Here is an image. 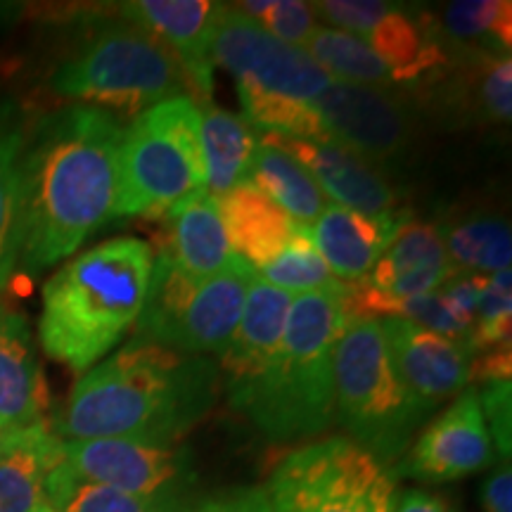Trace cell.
<instances>
[{
    "label": "cell",
    "mask_w": 512,
    "mask_h": 512,
    "mask_svg": "<svg viewBox=\"0 0 512 512\" xmlns=\"http://www.w3.org/2000/svg\"><path fill=\"white\" fill-rule=\"evenodd\" d=\"M121 140L124 126L112 112L83 105L27 126L17 268L41 273L114 219Z\"/></svg>",
    "instance_id": "1"
},
{
    "label": "cell",
    "mask_w": 512,
    "mask_h": 512,
    "mask_svg": "<svg viewBox=\"0 0 512 512\" xmlns=\"http://www.w3.org/2000/svg\"><path fill=\"white\" fill-rule=\"evenodd\" d=\"M219 384L216 358L133 337L76 380L53 432L62 441H178L207 415Z\"/></svg>",
    "instance_id": "2"
},
{
    "label": "cell",
    "mask_w": 512,
    "mask_h": 512,
    "mask_svg": "<svg viewBox=\"0 0 512 512\" xmlns=\"http://www.w3.org/2000/svg\"><path fill=\"white\" fill-rule=\"evenodd\" d=\"M155 252L138 238L100 242L43 285L38 339L53 361L83 375L136 328Z\"/></svg>",
    "instance_id": "3"
},
{
    "label": "cell",
    "mask_w": 512,
    "mask_h": 512,
    "mask_svg": "<svg viewBox=\"0 0 512 512\" xmlns=\"http://www.w3.org/2000/svg\"><path fill=\"white\" fill-rule=\"evenodd\" d=\"M344 290L347 285L297 294L287 313L283 342L268 366L228 396L230 408L268 439L316 437L335 422L332 358L349 323Z\"/></svg>",
    "instance_id": "4"
},
{
    "label": "cell",
    "mask_w": 512,
    "mask_h": 512,
    "mask_svg": "<svg viewBox=\"0 0 512 512\" xmlns=\"http://www.w3.org/2000/svg\"><path fill=\"white\" fill-rule=\"evenodd\" d=\"M209 55L238 83L249 124L278 136L328 140L316 100L332 79L304 48L287 46L238 8L221 5Z\"/></svg>",
    "instance_id": "5"
},
{
    "label": "cell",
    "mask_w": 512,
    "mask_h": 512,
    "mask_svg": "<svg viewBox=\"0 0 512 512\" xmlns=\"http://www.w3.org/2000/svg\"><path fill=\"white\" fill-rule=\"evenodd\" d=\"M335 422L356 446L387 467L399 460L427 415L396 375L377 318H349L332 358Z\"/></svg>",
    "instance_id": "6"
},
{
    "label": "cell",
    "mask_w": 512,
    "mask_h": 512,
    "mask_svg": "<svg viewBox=\"0 0 512 512\" xmlns=\"http://www.w3.org/2000/svg\"><path fill=\"white\" fill-rule=\"evenodd\" d=\"M200 121L197 100L176 95L124 126L114 219L169 216L178 204L207 190Z\"/></svg>",
    "instance_id": "7"
},
{
    "label": "cell",
    "mask_w": 512,
    "mask_h": 512,
    "mask_svg": "<svg viewBox=\"0 0 512 512\" xmlns=\"http://www.w3.org/2000/svg\"><path fill=\"white\" fill-rule=\"evenodd\" d=\"M181 64L133 24L100 29L50 74V91L95 110L140 114L185 93Z\"/></svg>",
    "instance_id": "8"
},
{
    "label": "cell",
    "mask_w": 512,
    "mask_h": 512,
    "mask_svg": "<svg viewBox=\"0 0 512 512\" xmlns=\"http://www.w3.org/2000/svg\"><path fill=\"white\" fill-rule=\"evenodd\" d=\"M254 275V268L240 261L214 278L197 280L162 247L155 254L136 337L219 361L238 330Z\"/></svg>",
    "instance_id": "9"
},
{
    "label": "cell",
    "mask_w": 512,
    "mask_h": 512,
    "mask_svg": "<svg viewBox=\"0 0 512 512\" xmlns=\"http://www.w3.org/2000/svg\"><path fill=\"white\" fill-rule=\"evenodd\" d=\"M266 491L275 512H394L399 498L392 472L347 437L294 448Z\"/></svg>",
    "instance_id": "10"
},
{
    "label": "cell",
    "mask_w": 512,
    "mask_h": 512,
    "mask_svg": "<svg viewBox=\"0 0 512 512\" xmlns=\"http://www.w3.org/2000/svg\"><path fill=\"white\" fill-rule=\"evenodd\" d=\"M62 460L79 477L138 498L152 512H192L197 505L195 465L178 441H62Z\"/></svg>",
    "instance_id": "11"
},
{
    "label": "cell",
    "mask_w": 512,
    "mask_h": 512,
    "mask_svg": "<svg viewBox=\"0 0 512 512\" xmlns=\"http://www.w3.org/2000/svg\"><path fill=\"white\" fill-rule=\"evenodd\" d=\"M316 110L328 140L366 162H389L406 150L411 121L401 102L384 88L332 81L316 100Z\"/></svg>",
    "instance_id": "12"
},
{
    "label": "cell",
    "mask_w": 512,
    "mask_h": 512,
    "mask_svg": "<svg viewBox=\"0 0 512 512\" xmlns=\"http://www.w3.org/2000/svg\"><path fill=\"white\" fill-rule=\"evenodd\" d=\"M494 441L475 389H463L458 399L420 434L408 458L396 472L418 482H451L494 463Z\"/></svg>",
    "instance_id": "13"
},
{
    "label": "cell",
    "mask_w": 512,
    "mask_h": 512,
    "mask_svg": "<svg viewBox=\"0 0 512 512\" xmlns=\"http://www.w3.org/2000/svg\"><path fill=\"white\" fill-rule=\"evenodd\" d=\"M380 323L396 375L427 418L467 387L472 366L467 344L401 318H382Z\"/></svg>",
    "instance_id": "14"
},
{
    "label": "cell",
    "mask_w": 512,
    "mask_h": 512,
    "mask_svg": "<svg viewBox=\"0 0 512 512\" xmlns=\"http://www.w3.org/2000/svg\"><path fill=\"white\" fill-rule=\"evenodd\" d=\"M261 140L302 164L323 190V195L330 197L337 207L361 211L377 219L403 216L392 185L384 181L373 164L344 145L332 143V140L278 136V133H266Z\"/></svg>",
    "instance_id": "15"
},
{
    "label": "cell",
    "mask_w": 512,
    "mask_h": 512,
    "mask_svg": "<svg viewBox=\"0 0 512 512\" xmlns=\"http://www.w3.org/2000/svg\"><path fill=\"white\" fill-rule=\"evenodd\" d=\"M221 3L209 0H136L119 5L128 24L150 34L181 64L190 91L209 102L214 62L209 55L211 29Z\"/></svg>",
    "instance_id": "16"
},
{
    "label": "cell",
    "mask_w": 512,
    "mask_h": 512,
    "mask_svg": "<svg viewBox=\"0 0 512 512\" xmlns=\"http://www.w3.org/2000/svg\"><path fill=\"white\" fill-rule=\"evenodd\" d=\"M292 299L294 294L278 290L254 275L238 330L230 339L228 349L216 361L226 396L240 392L268 366L283 342Z\"/></svg>",
    "instance_id": "17"
},
{
    "label": "cell",
    "mask_w": 512,
    "mask_h": 512,
    "mask_svg": "<svg viewBox=\"0 0 512 512\" xmlns=\"http://www.w3.org/2000/svg\"><path fill=\"white\" fill-rule=\"evenodd\" d=\"M458 273L448 261L444 233L432 223L406 221L389 240L366 283L389 297L411 299L441 290Z\"/></svg>",
    "instance_id": "18"
},
{
    "label": "cell",
    "mask_w": 512,
    "mask_h": 512,
    "mask_svg": "<svg viewBox=\"0 0 512 512\" xmlns=\"http://www.w3.org/2000/svg\"><path fill=\"white\" fill-rule=\"evenodd\" d=\"M406 221V214L394 219H377L361 211L328 204L313 223L311 235L337 283L356 285L368 278L389 240Z\"/></svg>",
    "instance_id": "19"
},
{
    "label": "cell",
    "mask_w": 512,
    "mask_h": 512,
    "mask_svg": "<svg viewBox=\"0 0 512 512\" xmlns=\"http://www.w3.org/2000/svg\"><path fill=\"white\" fill-rule=\"evenodd\" d=\"M62 463V439L46 418L12 427L0 441V512H36L46 505V482Z\"/></svg>",
    "instance_id": "20"
},
{
    "label": "cell",
    "mask_w": 512,
    "mask_h": 512,
    "mask_svg": "<svg viewBox=\"0 0 512 512\" xmlns=\"http://www.w3.org/2000/svg\"><path fill=\"white\" fill-rule=\"evenodd\" d=\"M46 406V380L29 320L0 299V425H31L43 420Z\"/></svg>",
    "instance_id": "21"
},
{
    "label": "cell",
    "mask_w": 512,
    "mask_h": 512,
    "mask_svg": "<svg viewBox=\"0 0 512 512\" xmlns=\"http://www.w3.org/2000/svg\"><path fill=\"white\" fill-rule=\"evenodd\" d=\"M216 207L235 256L254 273L283 254L297 226L280 204L249 181L219 197Z\"/></svg>",
    "instance_id": "22"
},
{
    "label": "cell",
    "mask_w": 512,
    "mask_h": 512,
    "mask_svg": "<svg viewBox=\"0 0 512 512\" xmlns=\"http://www.w3.org/2000/svg\"><path fill=\"white\" fill-rule=\"evenodd\" d=\"M166 219H169V238L164 242V249L192 278H214L242 261L230 247L219 207L207 190L178 204Z\"/></svg>",
    "instance_id": "23"
},
{
    "label": "cell",
    "mask_w": 512,
    "mask_h": 512,
    "mask_svg": "<svg viewBox=\"0 0 512 512\" xmlns=\"http://www.w3.org/2000/svg\"><path fill=\"white\" fill-rule=\"evenodd\" d=\"M363 41L380 57L394 83L418 81L448 62L432 17L401 5H394Z\"/></svg>",
    "instance_id": "24"
},
{
    "label": "cell",
    "mask_w": 512,
    "mask_h": 512,
    "mask_svg": "<svg viewBox=\"0 0 512 512\" xmlns=\"http://www.w3.org/2000/svg\"><path fill=\"white\" fill-rule=\"evenodd\" d=\"M200 138L207 192L214 200L249 181V169L259 136L245 117L214 107L211 102L200 105Z\"/></svg>",
    "instance_id": "25"
},
{
    "label": "cell",
    "mask_w": 512,
    "mask_h": 512,
    "mask_svg": "<svg viewBox=\"0 0 512 512\" xmlns=\"http://www.w3.org/2000/svg\"><path fill=\"white\" fill-rule=\"evenodd\" d=\"M27 121L10 98H0V290L19 261V195Z\"/></svg>",
    "instance_id": "26"
},
{
    "label": "cell",
    "mask_w": 512,
    "mask_h": 512,
    "mask_svg": "<svg viewBox=\"0 0 512 512\" xmlns=\"http://www.w3.org/2000/svg\"><path fill=\"white\" fill-rule=\"evenodd\" d=\"M249 183H254L275 204H280L290 214V219L297 221V226L316 223L328 207V197L323 195L309 171L261 138L254 152L252 169H249Z\"/></svg>",
    "instance_id": "27"
},
{
    "label": "cell",
    "mask_w": 512,
    "mask_h": 512,
    "mask_svg": "<svg viewBox=\"0 0 512 512\" xmlns=\"http://www.w3.org/2000/svg\"><path fill=\"white\" fill-rule=\"evenodd\" d=\"M304 50L337 83L384 88V91L389 83H394L373 48L363 38L347 34V31L318 27Z\"/></svg>",
    "instance_id": "28"
},
{
    "label": "cell",
    "mask_w": 512,
    "mask_h": 512,
    "mask_svg": "<svg viewBox=\"0 0 512 512\" xmlns=\"http://www.w3.org/2000/svg\"><path fill=\"white\" fill-rule=\"evenodd\" d=\"M451 266L460 273H498L510 268V223L498 216H479L453 226L444 235Z\"/></svg>",
    "instance_id": "29"
},
{
    "label": "cell",
    "mask_w": 512,
    "mask_h": 512,
    "mask_svg": "<svg viewBox=\"0 0 512 512\" xmlns=\"http://www.w3.org/2000/svg\"><path fill=\"white\" fill-rule=\"evenodd\" d=\"M256 278L290 294L335 290L342 285L337 283V278L320 256L309 226H294V233L283 254L268 266L259 268Z\"/></svg>",
    "instance_id": "30"
},
{
    "label": "cell",
    "mask_w": 512,
    "mask_h": 512,
    "mask_svg": "<svg viewBox=\"0 0 512 512\" xmlns=\"http://www.w3.org/2000/svg\"><path fill=\"white\" fill-rule=\"evenodd\" d=\"M46 501L55 512H152L138 498L79 477L64 460L50 472Z\"/></svg>",
    "instance_id": "31"
},
{
    "label": "cell",
    "mask_w": 512,
    "mask_h": 512,
    "mask_svg": "<svg viewBox=\"0 0 512 512\" xmlns=\"http://www.w3.org/2000/svg\"><path fill=\"white\" fill-rule=\"evenodd\" d=\"M444 31L456 41L486 38L496 50L510 53L512 3L508 0H456L444 12Z\"/></svg>",
    "instance_id": "32"
},
{
    "label": "cell",
    "mask_w": 512,
    "mask_h": 512,
    "mask_svg": "<svg viewBox=\"0 0 512 512\" xmlns=\"http://www.w3.org/2000/svg\"><path fill=\"white\" fill-rule=\"evenodd\" d=\"M512 325V275L510 268L498 271L494 275H486V287L479 299L475 325H472L470 349L472 356L482 354V351L496 349L501 344H508Z\"/></svg>",
    "instance_id": "33"
},
{
    "label": "cell",
    "mask_w": 512,
    "mask_h": 512,
    "mask_svg": "<svg viewBox=\"0 0 512 512\" xmlns=\"http://www.w3.org/2000/svg\"><path fill=\"white\" fill-rule=\"evenodd\" d=\"M235 8L278 41L294 48L309 46L313 31L318 29L311 5L299 0H247Z\"/></svg>",
    "instance_id": "34"
},
{
    "label": "cell",
    "mask_w": 512,
    "mask_h": 512,
    "mask_svg": "<svg viewBox=\"0 0 512 512\" xmlns=\"http://www.w3.org/2000/svg\"><path fill=\"white\" fill-rule=\"evenodd\" d=\"M477 105L486 119L508 124L512 114V60L510 53H484L479 60Z\"/></svg>",
    "instance_id": "35"
},
{
    "label": "cell",
    "mask_w": 512,
    "mask_h": 512,
    "mask_svg": "<svg viewBox=\"0 0 512 512\" xmlns=\"http://www.w3.org/2000/svg\"><path fill=\"white\" fill-rule=\"evenodd\" d=\"M311 10L313 15L328 19L337 31L366 38L375 24L389 10H394V3H382V0H323V3H313Z\"/></svg>",
    "instance_id": "36"
},
{
    "label": "cell",
    "mask_w": 512,
    "mask_h": 512,
    "mask_svg": "<svg viewBox=\"0 0 512 512\" xmlns=\"http://www.w3.org/2000/svg\"><path fill=\"white\" fill-rule=\"evenodd\" d=\"M479 406L489 427V437L494 441L498 456L510 458L512 446V401H510V380H489L484 382Z\"/></svg>",
    "instance_id": "37"
},
{
    "label": "cell",
    "mask_w": 512,
    "mask_h": 512,
    "mask_svg": "<svg viewBox=\"0 0 512 512\" xmlns=\"http://www.w3.org/2000/svg\"><path fill=\"white\" fill-rule=\"evenodd\" d=\"M486 287V275L482 273H458L456 278H451L448 283L441 287V297L448 304L456 316L463 320L465 325H475L477 306L479 299H482V292Z\"/></svg>",
    "instance_id": "38"
},
{
    "label": "cell",
    "mask_w": 512,
    "mask_h": 512,
    "mask_svg": "<svg viewBox=\"0 0 512 512\" xmlns=\"http://www.w3.org/2000/svg\"><path fill=\"white\" fill-rule=\"evenodd\" d=\"M192 512H275V508L266 489L249 486V489H233L202 498Z\"/></svg>",
    "instance_id": "39"
},
{
    "label": "cell",
    "mask_w": 512,
    "mask_h": 512,
    "mask_svg": "<svg viewBox=\"0 0 512 512\" xmlns=\"http://www.w3.org/2000/svg\"><path fill=\"white\" fill-rule=\"evenodd\" d=\"M512 375V347L501 344V347L482 351V354L472 356L470 366V380L489 382V380H510Z\"/></svg>",
    "instance_id": "40"
},
{
    "label": "cell",
    "mask_w": 512,
    "mask_h": 512,
    "mask_svg": "<svg viewBox=\"0 0 512 512\" xmlns=\"http://www.w3.org/2000/svg\"><path fill=\"white\" fill-rule=\"evenodd\" d=\"M484 512H512V470L505 463L484 482Z\"/></svg>",
    "instance_id": "41"
},
{
    "label": "cell",
    "mask_w": 512,
    "mask_h": 512,
    "mask_svg": "<svg viewBox=\"0 0 512 512\" xmlns=\"http://www.w3.org/2000/svg\"><path fill=\"white\" fill-rule=\"evenodd\" d=\"M394 512H453L441 498L427 494L422 489L406 491L396 498Z\"/></svg>",
    "instance_id": "42"
},
{
    "label": "cell",
    "mask_w": 512,
    "mask_h": 512,
    "mask_svg": "<svg viewBox=\"0 0 512 512\" xmlns=\"http://www.w3.org/2000/svg\"><path fill=\"white\" fill-rule=\"evenodd\" d=\"M36 512H55V510H53V508H50V505L46 503V505H43V508H38Z\"/></svg>",
    "instance_id": "43"
},
{
    "label": "cell",
    "mask_w": 512,
    "mask_h": 512,
    "mask_svg": "<svg viewBox=\"0 0 512 512\" xmlns=\"http://www.w3.org/2000/svg\"><path fill=\"white\" fill-rule=\"evenodd\" d=\"M5 432H8V427H3V425H0V441H3V437H5Z\"/></svg>",
    "instance_id": "44"
}]
</instances>
